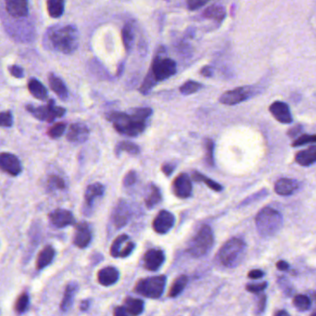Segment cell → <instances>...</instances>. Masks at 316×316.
Instances as JSON below:
<instances>
[{"label": "cell", "mask_w": 316, "mask_h": 316, "mask_svg": "<svg viewBox=\"0 0 316 316\" xmlns=\"http://www.w3.org/2000/svg\"><path fill=\"white\" fill-rule=\"evenodd\" d=\"M125 307L130 316H138L144 310V302L140 299L127 298L125 301Z\"/></svg>", "instance_id": "cell-29"}, {"label": "cell", "mask_w": 316, "mask_h": 316, "mask_svg": "<svg viewBox=\"0 0 316 316\" xmlns=\"http://www.w3.org/2000/svg\"><path fill=\"white\" fill-rule=\"evenodd\" d=\"M247 246L243 240L231 239L224 244L218 253V258L222 265L234 268L243 260Z\"/></svg>", "instance_id": "cell-4"}, {"label": "cell", "mask_w": 316, "mask_h": 316, "mask_svg": "<svg viewBox=\"0 0 316 316\" xmlns=\"http://www.w3.org/2000/svg\"><path fill=\"white\" fill-rule=\"evenodd\" d=\"M276 316H290V315L286 311H279L277 312Z\"/></svg>", "instance_id": "cell-59"}, {"label": "cell", "mask_w": 316, "mask_h": 316, "mask_svg": "<svg viewBox=\"0 0 316 316\" xmlns=\"http://www.w3.org/2000/svg\"><path fill=\"white\" fill-rule=\"evenodd\" d=\"M164 261V252L158 249H151L144 255V265L150 271L158 270Z\"/></svg>", "instance_id": "cell-16"}, {"label": "cell", "mask_w": 316, "mask_h": 316, "mask_svg": "<svg viewBox=\"0 0 316 316\" xmlns=\"http://www.w3.org/2000/svg\"><path fill=\"white\" fill-rule=\"evenodd\" d=\"M299 182L291 179H281L277 181L275 191L281 196H290L299 189Z\"/></svg>", "instance_id": "cell-21"}, {"label": "cell", "mask_w": 316, "mask_h": 316, "mask_svg": "<svg viewBox=\"0 0 316 316\" xmlns=\"http://www.w3.org/2000/svg\"><path fill=\"white\" fill-rule=\"evenodd\" d=\"M253 89L250 86L238 87L234 90L227 91L220 97V102L227 105H233L241 103L245 100L249 99L252 94Z\"/></svg>", "instance_id": "cell-9"}, {"label": "cell", "mask_w": 316, "mask_h": 316, "mask_svg": "<svg viewBox=\"0 0 316 316\" xmlns=\"http://www.w3.org/2000/svg\"><path fill=\"white\" fill-rule=\"evenodd\" d=\"M293 304L299 311H307L311 308V301L305 295H298L293 300Z\"/></svg>", "instance_id": "cell-40"}, {"label": "cell", "mask_w": 316, "mask_h": 316, "mask_svg": "<svg viewBox=\"0 0 316 316\" xmlns=\"http://www.w3.org/2000/svg\"><path fill=\"white\" fill-rule=\"evenodd\" d=\"M28 90L30 94L39 100H45L47 97L46 87L36 79H31L28 83Z\"/></svg>", "instance_id": "cell-28"}, {"label": "cell", "mask_w": 316, "mask_h": 316, "mask_svg": "<svg viewBox=\"0 0 316 316\" xmlns=\"http://www.w3.org/2000/svg\"><path fill=\"white\" fill-rule=\"evenodd\" d=\"M203 17L206 19H213L217 22H222L226 17V11L221 5H212L203 11Z\"/></svg>", "instance_id": "cell-26"}, {"label": "cell", "mask_w": 316, "mask_h": 316, "mask_svg": "<svg viewBox=\"0 0 316 316\" xmlns=\"http://www.w3.org/2000/svg\"><path fill=\"white\" fill-rule=\"evenodd\" d=\"M174 222L175 218L172 213L166 210H161L160 212H158L155 219L153 220L152 226L155 232L158 234H166L172 228Z\"/></svg>", "instance_id": "cell-12"}, {"label": "cell", "mask_w": 316, "mask_h": 316, "mask_svg": "<svg viewBox=\"0 0 316 316\" xmlns=\"http://www.w3.org/2000/svg\"><path fill=\"white\" fill-rule=\"evenodd\" d=\"M77 288H78V286L75 282H72V283L67 285L65 292H64V296H63L62 302H61V304H60L61 310L67 311L70 309V307L73 304V297H74L75 292L77 291Z\"/></svg>", "instance_id": "cell-31"}, {"label": "cell", "mask_w": 316, "mask_h": 316, "mask_svg": "<svg viewBox=\"0 0 316 316\" xmlns=\"http://www.w3.org/2000/svg\"><path fill=\"white\" fill-rule=\"evenodd\" d=\"M55 256V250L52 246H46L38 254L36 260V267L37 269H43L49 265L53 261Z\"/></svg>", "instance_id": "cell-27"}, {"label": "cell", "mask_w": 316, "mask_h": 316, "mask_svg": "<svg viewBox=\"0 0 316 316\" xmlns=\"http://www.w3.org/2000/svg\"><path fill=\"white\" fill-rule=\"evenodd\" d=\"M122 152H127L130 155H139L140 153V149L139 145L131 142H119L115 148L116 155H119Z\"/></svg>", "instance_id": "cell-34"}, {"label": "cell", "mask_w": 316, "mask_h": 316, "mask_svg": "<svg viewBox=\"0 0 316 316\" xmlns=\"http://www.w3.org/2000/svg\"><path fill=\"white\" fill-rule=\"evenodd\" d=\"M47 184H48V188H50L52 190L65 188V182L61 178H59V176H51L48 179Z\"/></svg>", "instance_id": "cell-44"}, {"label": "cell", "mask_w": 316, "mask_h": 316, "mask_svg": "<svg viewBox=\"0 0 316 316\" xmlns=\"http://www.w3.org/2000/svg\"><path fill=\"white\" fill-rule=\"evenodd\" d=\"M264 275V272L262 270H251L248 274V277L251 279H259V278H263Z\"/></svg>", "instance_id": "cell-54"}, {"label": "cell", "mask_w": 316, "mask_h": 316, "mask_svg": "<svg viewBox=\"0 0 316 316\" xmlns=\"http://www.w3.org/2000/svg\"><path fill=\"white\" fill-rule=\"evenodd\" d=\"M48 218L53 226L58 228L72 226L75 223L73 213L65 209H57L53 211L48 214Z\"/></svg>", "instance_id": "cell-13"}, {"label": "cell", "mask_w": 316, "mask_h": 316, "mask_svg": "<svg viewBox=\"0 0 316 316\" xmlns=\"http://www.w3.org/2000/svg\"><path fill=\"white\" fill-rule=\"evenodd\" d=\"M265 305H266V297L265 295H262L259 300V304H258L257 312L258 314H261L264 312L265 309Z\"/></svg>", "instance_id": "cell-52"}, {"label": "cell", "mask_w": 316, "mask_h": 316, "mask_svg": "<svg viewBox=\"0 0 316 316\" xmlns=\"http://www.w3.org/2000/svg\"><path fill=\"white\" fill-rule=\"evenodd\" d=\"M200 74H201L202 76H204V77H211V76H212V74H213L212 68L210 67V66H206V67L201 69V71H200Z\"/></svg>", "instance_id": "cell-55"}, {"label": "cell", "mask_w": 316, "mask_h": 316, "mask_svg": "<svg viewBox=\"0 0 316 316\" xmlns=\"http://www.w3.org/2000/svg\"><path fill=\"white\" fill-rule=\"evenodd\" d=\"M150 107H137L131 109V113L112 112L107 115V119L111 121L114 129L121 134L137 136L142 133L146 128V120L152 116Z\"/></svg>", "instance_id": "cell-1"}, {"label": "cell", "mask_w": 316, "mask_h": 316, "mask_svg": "<svg viewBox=\"0 0 316 316\" xmlns=\"http://www.w3.org/2000/svg\"><path fill=\"white\" fill-rule=\"evenodd\" d=\"M270 112L279 122L290 124L292 122V116L289 105L284 102L277 101L270 105Z\"/></svg>", "instance_id": "cell-17"}, {"label": "cell", "mask_w": 316, "mask_h": 316, "mask_svg": "<svg viewBox=\"0 0 316 316\" xmlns=\"http://www.w3.org/2000/svg\"><path fill=\"white\" fill-rule=\"evenodd\" d=\"M174 168H175V167H174L172 164H171V163H166V164L162 165L161 170H162V172H163L167 177H170V176L172 174Z\"/></svg>", "instance_id": "cell-51"}, {"label": "cell", "mask_w": 316, "mask_h": 316, "mask_svg": "<svg viewBox=\"0 0 316 316\" xmlns=\"http://www.w3.org/2000/svg\"><path fill=\"white\" fill-rule=\"evenodd\" d=\"M188 282V278L186 276H180L175 279V281L171 285V289L169 291V296L171 298L177 297L178 295L184 291L185 286Z\"/></svg>", "instance_id": "cell-33"}, {"label": "cell", "mask_w": 316, "mask_h": 316, "mask_svg": "<svg viewBox=\"0 0 316 316\" xmlns=\"http://www.w3.org/2000/svg\"><path fill=\"white\" fill-rule=\"evenodd\" d=\"M202 88L201 84H199L198 82H194V81H188L186 83H184L181 87H180V92L181 94H183L184 96H189L192 94L197 93L199 89Z\"/></svg>", "instance_id": "cell-37"}, {"label": "cell", "mask_w": 316, "mask_h": 316, "mask_svg": "<svg viewBox=\"0 0 316 316\" xmlns=\"http://www.w3.org/2000/svg\"><path fill=\"white\" fill-rule=\"evenodd\" d=\"M8 71L13 77L18 78V79H20L24 76L23 69L17 65H12V66L8 67Z\"/></svg>", "instance_id": "cell-48"}, {"label": "cell", "mask_w": 316, "mask_h": 316, "mask_svg": "<svg viewBox=\"0 0 316 316\" xmlns=\"http://www.w3.org/2000/svg\"><path fill=\"white\" fill-rule=\"evenodd\" d=\"M137 180H138L137 172L135 170H131L125 175V178H124V186L130 187L137 182Z\"/></svg>", "instance_id": "cell-46"}, {"label": "cell", "mask_w": 316, "mask_h": 316, "mask_svg": "<svg viewBox=\"0 0 316 316\" xmlns=\"http://www.w3.org/2000/svg\"><path fill=\"white\" fill-rule=\"evenodd\" d=\"M157 81L155 80V78L153 77L152 73L149 71V73L147 74L145 80L143 82V84L140 87V93L143 95H149L151 93L152 88L156 85Z\"/></svg>", "instance_id": "cell-38"}, {"label": "cell", "mask_w": 316, "mask_h": 316, "mask_svg": "<svg viewBox=\"0 0 316 316\" xmlns=\"http://www.w3.org/2000/svg\"><path fill=\"white\" fill-rule=\"evenodd\" d=\"M13 124V116L10 111H4L0 115L1 127H11Z\"/></svg>", "instance_id": "cell-45"}, {"label": "cell", "mask_w": 316, "mask_h": 316, "mask_svg": "<svg viewBox=\"0 0 316 316\" xmlns=\"http://www.w3.org/2000/svg\"><path fill=\"white\" fill-rule=\"evenodd\" d=\"M171 187L173 194L180 199H185L191 196L192 182L189 176L185 173L177 176L172 182Z\"/></svg>", "instance_id": "cell-10"}, {"label": "cell", "mask_w": 316, "mask_h": 316, "mask_svg": "<svg viewBox=\"0 0 316 316\" xmlns=\"http://www.w3.org/2000/svg\"><path fill=\"white\" fill-rule=\"evenodd\" d=\"M192 177H193V179H194L195 181L203 182L208 187L211 189L212 191H214V192H221V191H223V186H222V185H220L217 182L212 181L211 179H209L208 177H206V176L201 174V173H199V172L195 171V172L193 173V175H192Z\"/></svg>", "instance_id": "cell-35"}, {"label": "cell", "mask_w": 316, "mask_h": 316, "mask_svg": "<svg viewBox=\"0 0 316 316\" xmlns=\"http://www.w3.org/2000/svg\"><path fill=\"white\" fill-rule=\"evenodd\" d=\"M205 148H206V163L213 167L214 166V158H213V151H214V143L211 140L205 141Z\"/></svg>", "instance_id": "cell-41"}, {"label": "cell", "mask_w": 316, "mask_h": 316, "mask_svg": "<svg viewBox=\"0 0 316 316\" xmlns=\"http://www.w3.org/2000/svg\"><path fill=\"white\" fill-rule=\"evenodd\" d=\"M210 0H186V5L189 10H197L205 6Z\"/></svg>", "instance_id": "cell-47"}, {"label": "cell", "mask_w": 316, "mask_h": 316, "mask_svg": "<svg viewBox=\"0 0 316 316\" xmlns=\"http://www.w3.org/2000/svg\"><path fill=\"white\" fill-rule=\"evenodd\" d=\"M104 191H105L104 186L99 182H95L86 188V193H85V201H86L87 206L91 207L96 198L103 195Z\"/></svg>", "instance_id": "cell-25"}, {"label": "cell", "mask_w": 316, "mask_h": 316, "mask_svg": "<svg viewBox=\"0 0 316 316\" xmlns=\"http://www.w3.org/2000/svg\"><path fill=\"white\" fill-rule=\"evenodd\" d=\"M134 249H135V243L132 242V241H128V242L125 244V247L123 248V250H122V252H121V254H120V257H121V258H125V257L129 256V255L132 253Z\"/></svg>", "instance_id": "cell-49"}, {"label": "cell", "mask_w": 316, "mask_h": 316, "mask_svg": "<svg viewBox=\"0 0 316 316\" xmlns=\"http://www.w3.org/2000/svg\"><path fill=\"white\" fill-rule=\"evenodd\" d=\"M166 285L165 276H157L140 279L136 285V292L150 299H158L161 296Z\"/></svg>", "instance_id": "cell-7"}, {"label": "cell", "mask_w": 316, "mask_h": 316, "mask_svg": "<svg viewBox=\"0 0 316 316\" xmlns=\"http://www.w3.org/2000/svg\"><path fill=\"white\" fill-rule=\"evenodd\" d=\"M213 242L214 237L211 227L209 226H203L198 230L196 236L192 239L187 252H189L193 257H202L210 252L211 247L213 246Z\"/></svg>", "instance_id": "cell-5"}, {"label": "cell", "mask_w": 316, "mask_h": 316, "mask_svg": "<svg viewBox=\"0 0 316 316\" xmlns=\"http://www.w3.org/2000/svg\"><path fill=\"white\" fill-rule=\"evenodd\" d=\"M0 167L3 171L11 176H18L21 172V165L16 155L2 153L0 155Z\"/></svg>", "instance_id": "cell-14"}, {"label": "cell", "mask_w": 316, "mask_h": 316, "mask_svg": "<svg viewBox=\"0 0 316 316\" xmlns=\"http://www.w3.org/2000/svg\"><path fill=\"white\" fill-rule=\"evenodd\" d=\"M120 273L115 267L107 266L99 270L98 273V280L102 286L109 287L115 284L118 281Z\"/></svg>", "instance_id": "cell-20"}, {"label": "cell", "mask_w": 316, "mask_h": 316, "mask_svg": "<svg viewBox=\"0 0 316 316\" xmlns=\"http://www.w3.org/2000/svg\"><path fill=\"white\" fill-rule=\"evenodd\" d=\"M277 269H279L280 271H286L289 269L290 265L285 261H279V262H277Z\"/></svg>", "instance_id": "cell-57"}, {"label": "cell", "mask_w": 316, "mask_h": 316, "mask_svg": "<svg viewBox=\"0 0 316 316\" xmlns=\"http://www.w3.org/2000/svg\"><path fill=\"white\" fill-rule=\"evenodd\" d=\"M6 8L15 18H24L28 15V0H6Z\"/></svg>", "instance_id": "cell-19"}, {"label": "cell", "mask_w": 316, "mask_h": 316, "mask_svg": "<svg viewBox=\"0 0 316 316\" xmlns=\"http://www.w3.org/2000/svg\"><path fill=\"white\" fill-rule=\"evenodd\" d=\"M113 316H129L128 312L126 311L124 306H119L116 307L114 309V313H113Z\"/></svg>", "instance_id": "cell-53"}, {"label": "cell", "mask_w": 316, "mask_h": 316, "mask_svg": "<svg viewBox=\"0 0 316 316\" xmlns=\"http://www.w3.org/2000/svg\"><path fill=\"white\" fill-rule=\"evenodd\" d=\"M316 134L315 135H307V134H303L300 137H298L294 142H292V146L293 147H298L301 145H304L307 143H316Z\"/></svg>", "instance_id": "cell-42"}, {"label": "cell", "mask_w": 316, "mask_h": 316, "mask_svg": "<svg viewBox=\"0 0 316 316\" xmlns=\"http://www.w3.org/2000/svg\"><path fill=\"white\" fill-rule=\"evenodd\" d=\"M112 217L113 224L117 228H122L128 223L131 217V209L125 201H119L113 209Z\"/></svg>", "instance_id": "cell-11"}, {"label": "cell", "mask_w": 316, "mask_h": 316, "mask_svg": "<svg viewBox=\"0 0 316 316\" xmlns=\"http://www.w3.org/2000/svg\"><path fill=\"white\" fill-rule=\"evenodd\" d=\"M163 53L164 48L161 47V50H158V54L153 59L152 69L150 71L153 77L157 81V83L173 76L177 71V66L175 61L171 58L164 57Z\"/></svg>", "instance_id": "cell-6"}, {"label": "cell", "mask_w": 316, "mask_h": 316, "mask_svg": "<svg viewBox=\"0 0 316 316\" xmlns=\"http://www.w3.org/2000/svg\"><path fill=\"white\" fill-rule=\"evenodd\" d=\"M295 160L303 167H308L315 164L316 162V146H311L299 152L295 156Z\"/></svg>", "instance_id": "cell-22"}, {"label": "cell", "mask_w": 316, "mask_h": 316, "mask_svg": "<svg viewBox=\"0 0 316 316\" xmlns=\"http://www.w3.org/2000/svg\"><path fill=\"white\" fill-rule=\"evenodd\" d=\"M88 307H89V303H88V302H86V301L83 302L82 304H81V310L82 311L87 310V308H88Z\"/></svg>", "instance_id": "cell-58"}, {"label": "cell", "mask_w": 316, "mask_h": 316, "mask_svg": "<svg viewBox=\"0 0 316 316\" xmlns=\"http://www.w3.org/2000/svg\"><path fill=\"white\" fill-rule=\"evenodd\" d=\"M255 223L260 235L268 238L280 230L283 225V217L277 210L265 207L258 213Z\"/></svg>", "instance_id": "cell-3"}, {"label": "cell", "mask_w": 316, "mask_h": 316, "mask_svg": "<svg viewBox=\"0 0 316 316\" xmlns=\"http://www.w3.org/2000/svg\"><path fill=\"white\" fill-rule=\"evenodd\" d=\"M48 84L53 92L62 100L66 99L68 97V90L66 85L63 83V81L60 78L56 76L55 74L50 73L48 75Z\"/></svg>", "instance_id": "cell-23"}, {"label": "cell", "mask_w": 316, "mask_h": 316, "mask_svg": "<svg viewBox=\"0 0 316 316\" xmlns=\"http://www.w3.org/2000/svg\"><path fill=\"white\" fill-rule=\"evenodd\" d=\"M66 127V123H56L53 125L52 127L47 129V135L52 139H58L64 133Z\"/></svg>", "instance_id": "cell-39"}, {"label": "cell", "mask_w": 316, "mask_h": 316, "mask_svg": "<svg viewBox=\"0 0 316 316\" xmlns=\"http://www.w3.org/2000/svg\"><path fill=\"white\" fill-rule=\"evenodd\" d=\"M161 201V192L158 189V186L154 184H150V187L148 188L147 194H146L145 203L146 207L149 209H152Z\"/></svg>", "instance_id": "cell-24"}, {"label": "cell", "mask_w": 316, "mask_h": 316, "mask_svg": "<svg viewBox=\"0 0 316 316\" xmlns=\"http://www.w3.org/2000/svg\"><path fill=\"white\" fill-rule=\"evenodd\" d=\"M301 132H302V126H296V127L290 129L289 131V135L290 137H297V136L300 137Z\"/></svg>", "instance_id": "cell-56"}, {"label": "cell", "mask_w": 316, "mask_h": 316, "mask_svg": "<svg viewBox=\"0 0 316 316\" xmlns=\"http://www.w3.org/2000/svg\"><path fill=\"white\" fill-rule=\"evenodd\" d=\"M128 239H129V237L127 235H125V234L120 235L119 237L114 239L112 247H111V254H112V256L115 257V258L120 257V254H121V252L123 250L122 247L128 241Z\"/></svg>", "instance_id": "cell-36"}, {"label": "cell", "mask_w": 316, "mask_h": 316, "mask_svg": "<svg viewBox=\"0 0 316 316\" xmlns=\"http://www.w3.org/2000/svg\"><path fill=\"white\" fill-rule=\"evenodd\" d=\"M122 38H123L125 50L127 52L131 51L134 42H135V32H134V28L130 23H127L124 26L122 31Z\"/></svg>", "instance_id": "cell-32"}, {"label": "cell", "mask_w": 316, "mask_h": 316, "mask_svg": "<svg viewBox=\"0 0 316 316\" xmlns=\"http://www.w3.org/2000/svg\"><path fill=\"white\" fill-rule=\"evenodd\" d=\"M26 109L35 118L47 122H52L56 118L64 116L66 112L65 108L57 106L53 100H49L46 105H39L37 107L28 105Z\"/></svg>", "instance_id": "cell-8"}, {"label": "cell", "mask_w": 316, "mask_h": 316, "mask_svg": "<svg viewBox=\"0 0 316 316\" xmlns=\"http://www.w3.org/2000/svg\"><path fill=\"white\" fill-rule=\"evenodd\" d=\"M92 239L90 227L87 223H80L76 226V232L73 242L78 248L84 249L88 246Z\"/></svg>", "instance_id": "cell-18"}, {"label": "cell", "mask_w": 316, "mask_h": 316, "mask_svg": "<svg viewBox=\"0 0 316 316\" xmlns=\"http://www.w3.org/2000/svg\"><path fill=\"white\" fill-rule=\"evenodd\" d=\"M266 287H267V283L264 282V283H261V284L248 285L246 287V289H247V291L252 292V293H258L260 291H263L265 290Z\"/></svg>", "instance_id": "cell-50"}, {"label": "cell", "mask_w": 316, "mask_h": 316, "mask_svg": "<svg viewBox=\"0 0 316 316\" xmlns=\"http://www.w3.org/2000/svg\"><path fill=\"white\" fill-rule=\"evenodd\" d=\"M29 304V296L27 295V293H21L20 297L17 299L16 305H15V309L18 313H23L26 310L27 306Z\"/></svg>", "instance_id": "cell-43"}, {"label": "cell", "mask_w": 316, "mask_h": 316, "mask_svg": "<svg viewBox=\"0 0 316 316\" xmlns=\"http://www.w3.org/2000/svg\"><path fill=\"white\" fill-rule=\"evenodd\" d=\"M89 137V129L83 123H73L67 131V140L69 142L82 143Z\"/></svg>", "instance_id": "cell-15"}, {"label": "cell", "mask_w": 316, "mask_h": 316, "mask_svg": "<svg viewBox=\"0 0 316 316\" xmlns=\"http://www.w3.org/2000/svg\"><path fill=\"white\" fill-rule=\"evenodd\" d=\"M65 9L64 0H47V11L51 18L58 19L62 16Z\"/></svg>", "instance_id": "cell-30"}, {"label": "cell", "mask_w": 316, "mask_h": 316, "mask_svg": "<svg viewBox=\"0 0 316 316\" xmlns=\"http://www.w3.org/2000/svg\"><path fill=\"white\" fill-rule=\"evenodd\" d=\"M49 38L57 50L66 55L75 51L79 44V33L73 25L63 26L53 30Z\"/></svg>", "instance_id": "cell-2"}]
</instances>
